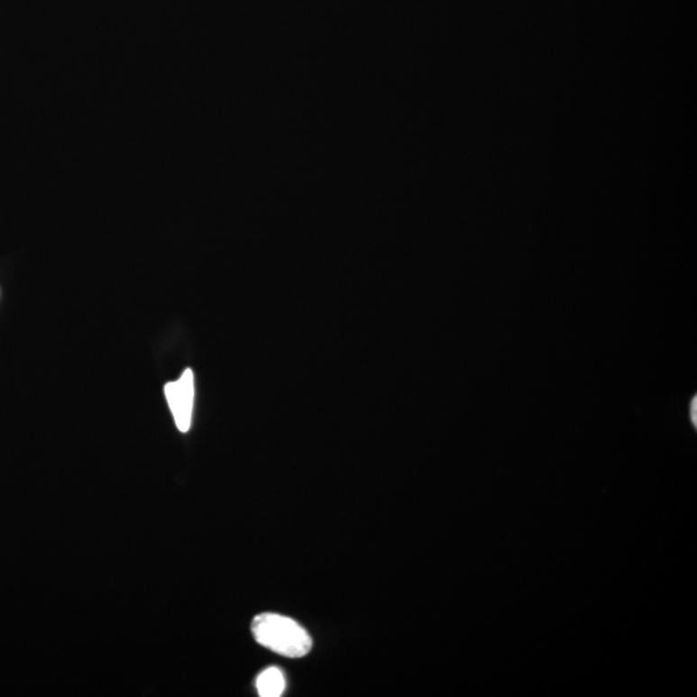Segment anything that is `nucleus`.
Segmentation results:
<instances>
[{
	"label": "nucleus",
	"instance_id": "1",
	"mask_svg": "<svg viewBox=\"0 0 697 697\" xmlns=\"http://www.w3.org/2000/svg\"><path fill=\"white\" fill-rule=\"evenodd\" d=\"M253 638L262 647L289 659L307 656L313 639L298 621L278 613H260L252 621Z\"/></svg>",
	"mask_w": 697,
	"mask_h": 697
},
{
	"label": "nucleus",
	"instance_id": "2",
	"mask_svg": "<svg viewBox=\"0 0 697 697\" xmlns=\"http://www.w3.org/2000/svg\"><path fill=\"white\" fill-rule=\"evenodd\" d=\"M167 402L175 418L176 426L181 433H188L191 426L194 407V373L191 370L185 371L176 381L169 382L164 387Z\"/></svg>",
	"mask_w": 697,
	"mask_h": 697
},
{
	"label": "nucleus",
	"instance_id": "3",
	"mask_svg": "<svg viewBox=\"0 0 697 697\" xmlns=\"http://www.w3.org/2000/svg\"><path fill=\"white\" fill-rule=\"evenodd\" d=\"M286 677L278 668H268L256 679L257 692L261 697H280L286 690Z\"/></svg>",
	"mask_w": 697,
	"mask_h": 697
}]
</instances>
